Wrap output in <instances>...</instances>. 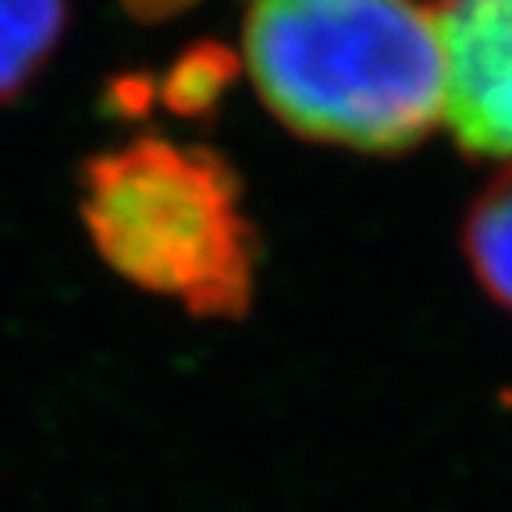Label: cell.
<instances>
[{
  "label": "cell",
  "mask_w": 512,
  "mask_h": 512,
  "mask_svg": "<svg viewBox=\"0 0 512 512\" xmlns=\"http://www.w3.org/2000/svg\"><path fill=\"white\" fill-rule=\"evenodd\" d=\"M242 61L299 139L399 157L445 125V57L431 4L246 0Z\"/></svg>",
  "instance_id": "6da1fadb"
},
{
  "label": "cell",
  "mask_w": 512,
  "mask_h": 512,
  "mask_svg": "<svg viewBox=\"0 0 512 512\" xmlns=\"http://www.w3.org/2000/svg\"><path fill=\"white\" fill-rule=\"evenodd\" d=\"M79 185L86 235L118 278L178 299L192 317H246L260 239L224 153L139 136L93 153Z\"/></svg>",
  "instance_id": "7a4b0ae2"
},
{
  "label": "cell",
  "mask_w": 512,
  "mask_h": 512,
  "mask_svg": "<svg viewBox=\"0 0 512 512\" xmlns=\"http://www.w3.org/2000/svg\"><path fill=\"white\" fill-rule=\"evenodd\" d=\"M445 125L459 150L512 164V0H434Z\"/></svg>",
  "instance_id": "3957f363"
},
{
  "label": "cell",
  "mask_w": 512,
  "mask_h": 512,
  "mask_svg": "<svg viewBox=\"0 0 512 512\" xmlns=\"http://www.w3.org/2000/svg\"><path fill=\"white\" fill-rule=\"evenodd\" d=\"M68 0H0V104L22 96L57 54Z\"/></svg>",
  "instance_id": "277c9868"
},
{
  "label": "cell",
  "mask_w": 512,
  "mask_h": 512,
  "mask_svg": "<svg viewBox=\"0 0 512 512\" xmlns=\"http://www.w3.org/2000/svg\"><path fill=\"white\" fill-rule=\"evenodd\" d=\"M463 256L491 303L512 313V164H505L466 210Z\"/></svg>",
  "instance_id": "5b68a950"
},
{
  "label": "cell",
  "mask_w": 512,
  "mask_h": 512,
  "mask_svg": "<svg viewBox=\"0 0 512 512\" xmlns=\"http://www.w3.org/2000/svg\"><path fill=\"white\" fill-rule=\"evenodd\" d=\"M235 75V54L221 43H196L175 57L168 72L153 79V96L182 118H200L217 107Z\"/></svg>",
  "instance_id": "8992f818"
},
{
  "label": "cell",
  "mask_w": 512,
  "mask_h": 512,
  "mask_svg": "<svg viewBox=\"0 0 512 512\" xmlns=\"http://www.w3.org/2000/svg\"><path fill=\"white\" fill-rule=\"evenodd\" d=\"M118 4L132 22L160 25V22H171V18L185 15V11H192L196 4H203V0H118Z\"/></svg>",
  "instance_id": "52a82bcc"
}]
</instances>
